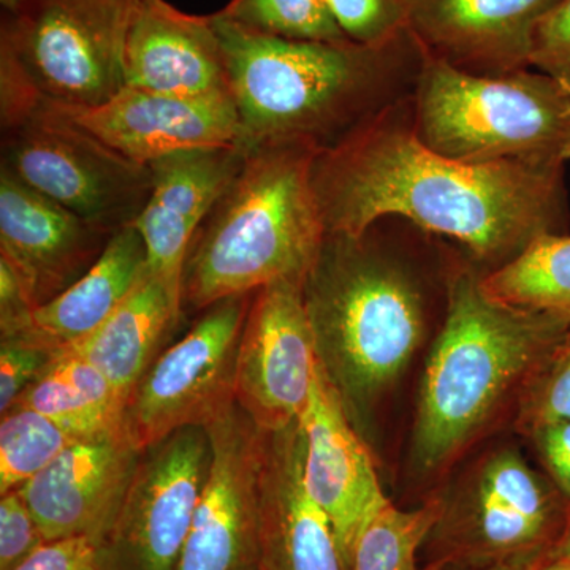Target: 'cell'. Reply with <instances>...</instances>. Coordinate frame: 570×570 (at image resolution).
<instances>
[{
    "mask_svg": "<svg viewBox=\"0 0 570 570\" xmlns=\"http://www.w3.org/2000/svg\"><path fill=\"white\" fill-rule=\"evenodd\" d=\"M468 255L403 216L326 232L303 294L318 363L377 455L448 317ZM390 453V450H389Z\"/></svg>",
    "mask_w": 570,
    "mask_h": 570,
    "instance_id": "6da1fadb",
    "label": "cell"
},
{
    "mask_svg": "<svg viewBox=\"0 0 570 570\" xmlns=\"http://www.w3.org/2000/svg\"><path fill=\"white\" fill-rule=\"evenodd\" d=\"M325 232L403 216L455 243L489 275L547 235H569L564 168L471 165L419 141L412 96L367 122L311 170Z\"/></svg>",
    "mask_w": 570,
    "mask_h": 570,
    "instance_id": "7a4b0ae2",
    "label": "cell"
},
{
    "mask_svg": "<svg viewBox=\"0 0 570 570\" xmlns=\"http://www.w3.org/2000/svg\"><path fill=\"white\" fill-rule=\"evenodd\" d=\"M471 258L453 284L448 317L423 363L401 456V485L434 497L461 464L515 425L521 397L570 317L502 305Z\"/></svg>",
    "mask_w": 570,
    "mask_h": 570,
    "instance_id": "3957f363",
    "label": "cell"
},
{
    "mask_svg": "<svg viewBox=\"0 0 570 570\" xmlns=\"http://www.w3.org/2000/svg\"><path fill=\"white\" fill-rule=\"evenodd\" d=\"M247 151L299 142L328 151L417 88L426 52L411 29L381 45L261 36L212 13Z\"/></svg>",
    "mask_w": 570,
    "mask_h": 570,
    "instance_id": "277c9868",
    "label": "cell"
},
{
    "mask_svg": "<svg viewBox=\"0 0 570 570\" xmlns=\"http://www.w3.org/2000/svg\"><path fill=\"white\" fill-rule=\"evenodd\" d=\"M187 254L183 311L249 295L277 281H303L326 234L311 170L316 149L268 142L247 149Z\"/></svg>",
    "mask_w": 570,
    "mask_h": 570,
    "instance_id": "5b68a950",
    "label": "cell"
},
{
    "mask_svg": "<svg viewBox=\"0 0 570 570\" xmlns=\"http://www.w3.org/2000/svg\"><path fill=\"white\" fill-rule=\"evenodd\" d=\"M412 112L419 141L456 163L566 168L570 160V94L542 71L474 77L426 55Z\"/></svg>",
    "mask_w": 570,
    "mask_h": 570,
    "instance_id": "8992f818",
    "label": "cell"
},
{
    "mask_svg": "<svg viewBox=\"0 0 570 570\" xmlns=\"http://www.w3.org/2000/svg\"><path fill=\"white\" fill-rule=\"evenodd\" d=\"M436 494L442 512L428 539L438 557L425 570L554 560L570 499L513 439H494L480 449Z\"/></svg>",
    "mask_w": 570,
    "mask_h": 570,
    "instance_id": "52a82bcc",
    "label": "cell"
},
{
    "mask_svg": "<svg viewBox=\"0 0 570 570\" xmlns=\"http://www.w3.org/2000/svg\"><path fill=\"white\" fill-rule=\"evenodd\" d=\"M0 104L91 108L124 88L134 0H0Z\"/></svg>",
    "mask_w": 570,
    "mask_h": 570,
    "instance_id": "ba28073f",
    "label": "cell"
},
{
    "mask_svg": "<svg viewBox=\"0 0 570 570\" xmlns=\"http://www.w3.org/2000/svg\"><path fill=\"white\" fill-rule=\"evenodd\" d=\"M0 168L110 232L132 225L153 189L151 165L116 153L58 108L0 104Z\"/></svg>",
    "mask_w": 570,
    "mask_h": 570,
    "instance_id": "9c48e42d",
    "label": "cell"
},
{
    "mask_svg": "<svg viewBox=\"0 0 570 570\" xmlns=\"http://www.w3.org/2000/svg\"><path fill=\"white\" fill-rule=\"evenodd\" d=\"M253 295L214 303L146 371L122 415L140 452L183 428H205L235 403L236 354Z\"/></svg>",
    "mask_w": 570,
    "mask_h": 570,
    "instance_id": "30bf717a",
    "label": "cell"
},
{
    "mask_svg": "<svg viewBox=\"0 0 570 570\" xmlns=\"http://www.w3.org/2000/svg\"><path fill=\"white\" fill-rule=\"evenodd\" d=\"M303 281L254 292L236 354L235 401L262 431L299 422L318 365Z\"/></svg>",
    "mask_w": 570,
    "mask_h": 570,
    "instance_id": "8fae6325",
    "label": "cell"
},
{
    "mask_svg": "<svg viewBox=\"0 0 570 570\" xmlns=\"http://www.w3.org/2000/svg\"><path fill=\"white\" fill-rule=\"evenodd\" d=\"M209 466L176 570H261L258 483L264 431L238 404L205 426Z\"/></svg>",
    "mask_w": 570,
    "mask_h": 570,
    "instance_id": "7c38bea8",
    "label": "cell"
},
{
    "mask_svg": "<svg viewBox=\"0 0 570 570\" xmlns=\"http://www.w3.org/2000/svg\"><path fill=\"white\" fill-rule=\"evenodd\" d=\"M205 428L176 431L141 452L110 542L132 570H176L209 466Z\"/></svg>",
    "mask_w": 570,
    "mask_h": 570,
    "instance_id": "4fadbf2b",
    "label": "cell"
},
{
    "mask_svg": "<svg viewBox=\"0 0 570 570\" xmlns=\"http://www.w3.org/2000/svg\"><path fill=\"white\" fill-rule=\"evenodd\" d=\"M299 423L306 441L307 490L332 520L351 570L363 531L392 499L382 489L376 455L356 431L321 363Z\"/></svg>",
    "mask_w": 570,
    "mask_h": 570,
    "instance_id": "5bb4252c",
    "label": "cell"
},
{
    "mask_svg": "<svg viewBox=\"0 0 570 570\" xmlns=\"http://www.w3.org/2000/svg\"><path fill=\"white\" fill-rule=\"evenodd\" d=\"M141 452L122 426L80 439L20 489L45 539L108 543Z\"/></svg>",
    "mask_w": 570,
    "mask_h": 570,
    "instance_id": "9a60e30c",
    "label": "cell"
},
{
    "mask_svg": "<svg viewBox=\"0 0 570 570\" xmlns=\"http://www.w3.org/2000/svg\"><path fill=\"white\" fill-rule=\"evenodd\" d=\"M55 108L116 153L141 165L184 149L238 141V111L230 92L176 96L124 86L97 107Z\"/></svg>",
    "mask_w": 570,
    "mask_h": 570,
    "instance_id": "2e32d148",
    "label": "cell"
},
{
    "mask_svg": "<svg viewBox=\"0 0 570 570\" xmlns=\"http://www.w3.org/2000/svg\"><path fill=\"white\" fill-rule=\"evenodd\" d=\"M115 234L0 168V258L20 277L36 309L85 276Z\"/></svg>",
    "mask_w": 570,
    "mask_h": 570,
    "instance_id": "e0dca14e",
    "label": "cell"
},
{
    "mask_svg": "<svg viewBox=\"0 0 570 570\" xmlns=\"http://www.w3.org/2000/svg\"><path fill=\"white\" fill-rule=\"evenodd\" d=\"M245 157L238 145L206 146L149 164L151 194L134 225L145 243L149 275L181 307L184 265L195 235L242 170Z\"/></svg>",
    "mask_w": 570,
    "mask_h": 570,
    "instance_id": "ac0fdd59",
    "label": "cell"
},
{
    "mask_svg": "<svg viewBox=\"0 0 570 570\" xmlns=\"http://www.w3.org/2000/svg\"><path fill=\"white\" fill-rule=\"evenodd\" d=\"M407 28L430 58L474 77L531 67L538 26L561 0H404Z\"/></svg>",
    "mask_w": 570,
    "mask_h": 570,
    "instance_id": "d6986e66",
    "label": "cell"
},
{
    "mask_svg": "<svg viewBox=\"0 0 570 570\" xmlns=\"http://www.w3.org/2000/svg\"><path fill=\"white\" fill-rule=\"evenodd\" d=\"M302 423L264 431L258 483L261 570H348L335 528L309 493Z\"/></svg>",
    "mask_w": 570,
    "mask_h": 570,
    "instance_id": "ffe728a7",
    "label": "cell"
},
{
    "mask_svg": "<svg viewBox=\"0 0 570 570\" xmlns=\"http://www.w3.org/2000/svg\"><path fill=\"white\" fill-rule=\"evenodd\" d=\"M122 67L130 88L176 96L230 92L212 14L184 13L168 0H134Z\"/></svg>",
    "mask_w": 570,
    "mask_h": 570,
    "instance_id": "44dd1931",
    "label": "cell"
},
{
    "mask_svg": "<svg viewBox=\"0 0 570 570\" xmlns=\"http://www.w3.org/2000/svg\"><path fill=\"white\" fill-rule=\"evenodd\" d=\"M148 273L145 243L135 225L119 228L92 268L61 295L33 311L22 337L61 354L91 336ZM13 336V337H17Z\"/></svg>",
    "mask_w": 570,
    "mask_h": 570,
    "instance_id": "7402d4cb",
    "label": "cell"
},
{
    "mask_svg": "<svg viewBox=\"0 0 570 570\" xmlns=\"http://www.w3.org/2000/svg\"><path fill=\"white\" fill-rule=\"evenodd\" d=\"M183 307L159 279L146 273L132 294L70 354L81 356L111 382L126 406L165 337L179 324Z\"/></svg>",
    "mask_w": 570,
    "mask_h": 570,
    "instance_id": "603a6c76",
    "label": "cell"
},
{
    "mask_svg": "<svg viewBox=\"0 0 570 570\" xmlns=\"http://www.w3.org/2000/svg\"><path fill=\"white\" fill-rule=\"evenodd\" d=\"M17 404L86 439L122 426L124 403L102 371L81 356L61 352Z\"/></svg>",
    "mask_w": 570,
    "mask_h": 570,
    "instance_id": "cb8c5ba5",
    "label": "cell"
},
{
    "mask_svg": "<svg viewBox=\"0 0 570 570\" xmlns=\"http://www.w3.org/2000/svg\"><path fill=\"white\" fill-rule=\"evenodd\" d=\"M482 287L502 305L570 317V235H547L515 261L483 275Z\"/></svg>",
    "mask_w": 570,
    "mask_h": 570,
    "instance_id": "d4e9b609",
    "label": "cell"
},
{
    "mask_svg": "<svg viewBox=\"0 0 570 570\" xmlns=\"http://www.w3.org/2000/svg\"><path fill=\"white\" fill-rule=\"evenodd\" d=\"M441 512L439 494L411 509L390 502L363 531L351 570H425L419 569V551L436 527Z\"/></svg>",
    "mask_w": 570,
    "mask_h": 570,
    "instance_id": "484cf974",
    "label": "cell"
},
{
    "mask_svg": "<svg viewBox=\"0 0 570 570\" xmlns=\"http://www.w3.org/2000/svg\"><path fill=\"white\" fill-rule=\"evenodd\" d=\"M77 441L40 412L14 404L0 422V494L22 489Z\"/></svg>",
    "mask_w": 570,
    "mask_h": 570,
    "instance_id": "4316f807",
    "label": "cell"
},
{
    "mask_svg": "<svg viewBox=\"0 0 570 570\" xmlns=\"http://www.w3.org/2000/svg\"><path fill=\"white\" fill-rule=\"evenodd\" d=\"M216 14L246 31L276 39L352 41L337 26L324 0H230Z\"/></svg>",
    "mask_w": 570,
    "mask_h": 570,
    "instance_id": "83f0119b",
    "label": "cell"
},
{
    "mask_svg": "<svg viewBox=\"0 0 570 570\" xmlns=\"http://www.w3.org/2000/svg\"><path fill=\"white\" fill-rule=\"evenodd\" d=\"M570 420V332L547 356L521 397L513 434L530 431L542 423Z\"/></svg>",
    "mask_w": 570,
    "mask_h": 570,
    "instance_id": "f1b7e54d",
    "label": "cell"
},
{
    "mask_svg": "<svg viewBox=\"0 0 570 570\" xmlns=\"http://www.w3.org/2000/svg\"><path fill=\"white\" fill-rule=\"evenodd\" d=\"M337 26L360 45H381L407 28L404 0H324Z\"/></svg>",
    "mask_w": 570,
    "mask_h": 570,
    "instance_id": "f546056e",
    "label": "cell"
},
{
    "mask_svg": "<svg viewBox=\"0 0 570 570\" xmlns=\"http://www.w3.org/2000/svg\"><path fill=\"white\" fill-rule=\"evenodd\" d=\"M58 352L29 337H7L0 344V412L18 403L29 385L47 370Z\"/></svg>",
    "mask_w": 570,
    "mask_h": 570,
    "instance_id": "4dcf8cb0",
    "label": "cell"
},
{
    "mask_svg": "<svg viewBox=\"0 0 570 570\" xmlns=\"http://www.w3.org/2000/svg\"><path fill=\"white\" fill-rule=\"evenodd\" d=\"M47 542L20 490L0 499V570H14Z\"/></svg>",
    "mask_w": 570,
    "mask_h": 570,
    "instance_id": "1f68e13d",
    "label": "cell"
},
{
    "mask_svg": "<svg viewBox=\"0 0 570 570\" xmlns=\"http://www.w3.org/2000/svg\"><path fill=\"white\" fill-rule=\"evenodd\" d=\"M531 67L570 94V0H561L540 21L532 41Z\"/></svg>",
    "mask_w": 570,
    "mask_h": 570,
    "instance_id": "d6a6232c",
    "label": "cell"
},
{
    "mask_svg": "<svg viewBox=\"0 0 570 570\" xmlns=\"http://www.w3.org/2000/svg\"><path fill=\"white\" fill-rule=\"evenodd\" d=\"M538 468L570 499V420L542 423L521 434Z\"/></svg>",
    "mask_w": 570,
    "mask_h": 570,
    "instance_id": "836d02e7",
    "label": "cell"
},
{
    "mask_svg": "<svg viewBox=\"0 0 570 570\" xmlns=\"http://www.w3.org/2000/svg\"><path fill=\"white\" fill-rule=\"evenodd\" d=\"M105 546L86 535L47 540L14 570H107Z\"/></svg>",
    "mask_w": 570,
    "mask_h": 570,
    "instance_id": "e575fe53",
    "label": "cell"
},
{
    "mask_svg": "<svg viewBox=\"0 0 570 570\" xmlns=\"http://www.w3.org/2000/svg\"><path fill=\"white\" fill-rule=\"evenodd\" d=\"M36 306L13 268L0 258V333L2 340L24 332Z\"/></svg>",
    "mask_w": 570,
    "mask_h": 570,
    "instance_id": "d590c367",
    "label": "cell"
},
{
    "mask_svg": "<svg viewBox=\"0 0 570 570\" xmlns=\"http://www.w3.org/2000/svg\"><path fill=\"white\" fill-rule=\"evenodd\" d=\"M554 560L570 561V504L564 531H562L560 543H558L557 551H554Z\"/></svg>",
    "mask_w": 570,
    "mask_h": 570,
    "instance_id": "8d00e7d4",
    "label": "cell"
},
{
    "mask_svg": "<svg viewBox=\"0 0 570 570\" xmlns=\"http://www.w3.org/2000/svg\"><path fill=\"white\" fill-rule=\"evenodd\" d=\"M550 561H521L509 562V564H498L493 568L479 569V570H540Z\"/></svg>",
    "mask_w": 570,
    "mask_h": 570,
    "instance_id": "74e56055",
    "label": "cell"
},
{
    "mask_svg": "<svg viewBox=\"0 0 570 570\" xmlns=\"http://www.w3.org/2000/svg\"><path fill=\"white\" fill-rule=\"evenodd\" d=\"M540 570H570V561L566 560H553L547 562Z\"/></svg>",
    "mask_w": 570,
    "mask_h": 570,
    "instance_id": "f35d334b",
    "label": "cell"
}]
</instances>
